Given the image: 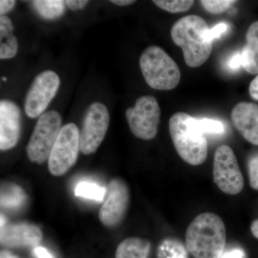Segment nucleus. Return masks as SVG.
<instances>
[{
  "label": "nucleus",
  "instance_id": "nucleus-1",
  "mask_svg": "<svg viewBox=\"0 0 258 258\" xmlns=\"http://www.w3.org/2000/svg\"><path fill=\"white\" fill-rule=\"evenodd\" d=\"M210 30L205 20L195 15L183 17L171 28V39L182 49L189 67H200L210 57L213 42L209 38Z\"/></svg>",
  "mask_w": 258,
  "mask_h": 258
},
{
  "label": "nucleus",
  "instance_id": "nucleus-2",
  "mask_svg": "<svg viewBox=\"0 0 258 258\" xmlns=\"http://www.w3.org/2000/svg\"><path fill=\"white\" fill-rule=\"evenodd\" d=\"M226 246V228L212 212L198 215L188 226L186 247L195 258H221Z\"/></svg>",
  "mask_w": 258,
  "mask_h": 258
},
{
  "label": "nucleus",
  "instance_id": "nucleus-3",
  "mask_svg": "<svg viewBox=\"0 0 258 258\" xmlns=\"http://www.w3.org/2000/svg\"><path fill=\"white\" fill-rule=\"evenodd\" d=\"M169 128L174 148L185 162L193 166L205 162L208 142L197 125L196 118L184 112H177L171 115Z\"/></svg>",
  "mask_w": 258,
  "mask_h": 258
},
{
  "label": "nucleus",
  "instance_id": "nucleus-4",
  "mask_svg": "<svg viewBox=\"0 0 258 258\" xmlns=\"http://www.w3.org/2000/svg\"><path fill=\"white\" fill-rule=\"evenodd\" d=\"M144 80L153 89L169 91L178 86L181 71L175 61L160 47L145 49L139 58Z\"/></svg>",
  "mask_w": 258,
  "mask_h": 258
},
{
  "label": "nucleus",
  "instance_id": "nucleus-5",
  "mask_svg": "<svg viewBox=\"0 0 258 258\" xmlns=\"http://www.w3.org/2000/svg\"><path fill=\"white\" fill-rule=\"evenodd\" d=\"M62 119L56 111L45 112L39 117L27 146L32 162L42 164L48 159L61 129Z\"/></svg>",
  "mask_w": 258,
  "mask_h": 258
},
{
  "label": "nucleus",
  "instance_id": "nucleus-6",
  "mask_svg": "<svg viewBox=\"0 0 258 258\" xmlns=\"http://www.w3.org/2000/svg\"><path fill=\"white\" fill-rule=\"evenodd\" d=\"M160 117V106L152 96H141L135 106L125 111V118L131 132L136 137L143 140L155 138Z\"/></svg>",
  "mask_w": 258,
  "mask_h": 258
},
{
  "label": "nucleus",
  "instance_id": "nucleus-7",
  "mask_svg": "<svg viewBox=\"0 0 258 258\" xmlns=\"http://www.w3.org/2000/svg\"><path fill=\"white\" fill-rule=\"evenodd\" d=\"M80 149V132L74 123L63 125L48 158L52 175H63L76 164Z\"/></svg>",
  "mask_w": 258,
  "mask_h": 258
},
{
  "label": "nucleus",
  "instance_id": "nucleus-8",
  "mask_svg": "<svg viewBox=\"0 0 258 258\" xmlns=\"http://www.w3.org/2000/svg\"><path fill=\"white\" fill-rule=\"evenodd\" d=\"M213 179L219 189L227 195H237L243 189V176L235 153L229 146H220L215 151Z\"/></svg>",
  "mask_w": 258,
  "mask_h": 258
},
{
  "label": "nucleus",
  "instance_id": "nucleus-9",
  "mask_svg": "<svg viewBox=\"0 0 258 258\" xmlns=\"http://www.w3.org/2000/svg\"><path fill=\"white\" fill-rule=\"evenodd\" d=\"M110 123L108 108L101 102L88 107L80 133V150L88 155L96 152L105 138Z\"/></svg>",
  "mask_w": 258,
  "mask_h": 258
},
{
  "label": "nucleus",
  "instance_id": "nucleus-10",
  "mask_svg": "<svg viewBox=\"0 0 258 258\" xmlns=\"http://www.w3.org/2000/svg\"><path fill=\"white\" fill-rule=\"evenodd\" d=\"M60 79L54 71H42L37 75L29 88L25 101V111L31 118H36L55 98L60 87Z\"/></svg>",
  "mask_w": 258,
  "mask_h": 258
},
{
  "label": "nucleus",
  "instance_id": "nucleus-11",
  "mask_svg": "<svg viewBox=\"0 0 258 258\" xmlns=\"http://www.w3.org/2000/svg\"><path fill=\"white\" fill-rule=\"evenodd\" d=\"M129 190L125 181L112 180L108 186L106 199L99 211V219L107 227L119 224L124 217L129 205Z\"/></svg>",
  "mask_w": 258,
  "mask_h": 258
},
{
  "label": "nucleus",
  "instance_id": "nucleus-12",
  "mask_svg": "<svg viewBox=\"0 0 258 258\" xmlns=\"http://www.w3.org/2000/svg\"><path fill=\"white\" fill-rule=\"evenodd\" d=\"M21 131V110L10 100L0 101V149H13L18 144Z\"/></svg>",
  "mask_w": 258,
  "mask_h": 258
},
{
  "label": "nucleus",
  "instance_id": "nucleus-13",
  "mask_svg": "<svg viewBox=\"0 0 258 258\" xmlns=\"http://www.w3.org/2000/svg\"><path fill=\"white\" fill-rule=\"evenodd\" d=\"M231 120L247 142L258 146V105L240 102L231 112Z\"/></svg>",
  "mask_w": 258,
  "mask_h": 258
},
{
  "label": "nucleus",
  "instance_id": "nucleus-14",
  "mask_svg": "<svg viewBox=\"0 0 258 258\" xmlns=\"http://www.w3.org/2000/svg\"><path fill=\"white\" fill-rule=\"evenodd\" d=\"M42 239V231L32 224L23 222L1 227L0 241L6 247H32L40 243Z\"/></svg>",
  "mask_w": 258,
  "mask_h": 258
},
{
  "label": "nucleus",
  "instance_id": "nucleus-15",
  "mask_svg": "<svg viewBox=\"0 0 258 258\" xmlns=\"http://www.w3.org/2000/svg\"><path fill=\"white\" fill-rule=\"evenodd\" d=\"M242 66L249 74H258V21L249 27L246 45L241 52Z\"/></svg>",
  "mask_w": 258,
  "mask_h": 258
},
{
  "label": "nucleus",
  "instance_id": "nucleus-16",
  "mask_svg": "<svg viewBox=\"0 0 258 258\" xmlns=\"http://www.w3.org/2000/svg\"><path fill=\"white\" fill-rule=\"evenodd\" d=\"M14 27L11 19L6 15L0 17V58L10 59L18 53V40L13 34Z\"/></svg>",
  "mask_w": 258,
  "mask_h": 258
},
{
  "label": "nucleus",
  "instance_id": "nucleus-17",
  "mask_svg": "<svg viewBox=\"0 0 258 258\" xmlns=\"http://www.w3.org/2000/svg\"><path fill=\"white\" fill-rule=\"evenodd\" d=\"M151 243L139 237H128L122 241L115 252V258H148Z\"/></svg>",
  "mask_w": 258,
  "mask_h": 258
},
{
  "label": "nucleus",
  "instance_id": "nucleus-18",
  "mask_svg": "<svg viewBox=\"0 0 258 258\" xmlns=\"http://www.w3.org/2000/svg\"><path fill=\"white\" fill-rule=\"evenodd\" d=\"M32 6L38 15L45 20H55L63 15L66 2L62 0H36Z\"/></svg>",
  "mask_w": 258,
  "mask_h": 258
},
{
  "label": "nucleus",
  "instance_id": "nucleus-19",
  "mask_svg": "<svg viewBox=\"0 0 258 258\" xmlns=\"http://www.w3.org/2000/svg\"><path fill=\"white\" fill-rule=\"evenodd\" d=\"M187 248L175 238L163 240L158 248L157 258H188Z\"/></svg>",
  "mask_w": 258,
  "mask_h": 258
},
{
  "label": "nucleus",
  "instance_id": "nucleus-20",
  "mask_svg": "<svg viewBox=\"0 0 258 258\" xmlns=\"http://www.w3.org/2000/svg\"><path fill=\"white\" fill-rule=\"evenodd\" d=\"M76 195L80 198L102 202L106 195V189L98 186L96 183L81 181L76 186Z\"/></svg>",
  "mask_w": 258,
  "mask_h": 258
},
{
  "label": "nucleus",
  "instance_id": "nucleus-21",
  "mask_svg": "<svg viewBox=\"0 0 258 258\" xmlns=\"http://www.w3.org/2000/svg\"><path fill=\"white\" fill-rule=\"evenodd\" d=\"M25 200V192L16 185L8 186L2 191L1 205L4 208H19L23 205Z\"/></svg>",
  "mask_w": 258,
  "mask_h": 258
},
{
  "label": "nucleus",
  "instance_id": "nucleus-22",
  "mask_svg": "<svg viewBox=\"0 0 258 258\" xmlns=\"http://www.w3.org/2000/svg\"><path fill=\"white\" fill-rule=\"evenodd\" d=\"M153 3L161 10L171 13H184L193 6V0H154Z\"/></svg>",
  "mask_w": 258,
  "mask_h": 258
},
{
  "label": "nucleus",
  "instance_id": "nucleus-23",
  "mask_svg": "<svg viewBox=\"0 0 258 258\" xmlns=\"http://www.w3.org/2000/svg\"><path fill=\"white\" fill-rule=\"evenodd\" d=\"M237 1L233 0H202L200 3L204 9L214 15L222 14Z\"/></svg>",
  "mask_w": 258,
  "mask_h": 258
},
{
  "label": "nucleus",
  "instance_id": "nucleus-24",
  "mask_svg": "<svg viewBox=\"0 0 258 258\" xmlns=\"http://www.w3.org/2000/svg\"><path fill=\"white\" fill-rule=\"evenodd\" d=\"M197 125L204 134H222L224 132V125L219 120L203 118L197 119Z\"/></svg>",
  "mask_w": 258,
  "mask_h": 258
},
{
  "label": "nucleus",
  "instance_id": "nucleus-25",
  "mask_svg": "<svg viewBox=\"0 0 258 258\" xmlns=\"http://www.w3.org/2000/svg\"><path fill=\"white\" fill-rule=\"evenodd\" d=\"M249 184L253 189L258 191V153L252 154L247 162Z\"/></svg>",
  "mask_w": 258,
  "mask_h": 258
},
{
  "label": "nucleus",
  "instance_id": "nucleus-26",
  "mask_svg": "<svg viewBox=\"0 0 258 258\" xmlns=\"http://www.w3.org/2000/svg\"><path fill=\"white\" fill-rule=\"evenodd\" d=\"M228 25L226 23H220L213 28L210 29L209 32V38L213 42L215 39L221 37L222 34L225 33L228 30Z\"/></svg>",
  "mask_w": 258,
  "mask_h": 258
},
{
  "label": "nucleus",
  "instance_id": "nucleus-27",
  "mask_svg": "<svg viewBox=\"0 0 258 258\" xmlns=\"http://www.w3.org/2000/svg\"><path fill=\"white\" fill-rule=\"evenodd\" d=\"M89 3L87 0H67L66 4L68 8L72 11L83 10Z\"/></svg>",
  "mask_w": 258,
  "mask_h": 258
},
{
  "label": "nucleus",
  "instance_id": "nucleus-28",
  "mask_svg": "<svg viewBox=\"0 0 258 258\" xmlns=\"http://www.w3.org/2000/svg\"><path fill=\"white\" fill-rule=\"evenodd\" d=\"M16 5V1L14 0H1L0 1V15H5L9 13Z\"/></svg>",
  "mask_w": 258,
  "mask_h": 258
},
{
  "label": "nucleus",
  "instance_id": "nucleus-29",
  "mask_svg": "<svg viewBox=\"0 0 258 258\" xmlns=\"http://www.w3.org/2000/svg\"><path fill=\"white\" fill-rule=\"evenodd\" d=\"M240 66H242L241 52H237L231 57L228 63V67L232 71H237V70L240 69Z\"/></svg>",
  "mask_w": 258,
  "mask_h": 258
},
{
  "label": "nucleus",
  "instance_id": "nucleus-30",
  "mask_svg": "<svg viewBox=\"0 0 258 258\" xmlns=\"http://www.w3.org/2000/svg\"><path fill=\"white\" fill-rule=\"evenodd\" d=\"M249 93L252 99L258 101V74L249 84Z\"/></svg>",
  "mask_w": 258,
  "mask_h": 258
},
{
  "label": "nucleus",
  "instance_id": "nucleus-31",
  "mask_svg": "<svg viewBox=\"0 0 258 258\" xmlns=\"http://www.w3.org/2000/svg\"><path fill=\"white\" fill-rule=\"evenodd\" d=\"M221 258H244V252L242 249L236 248L224 252Z\"/></svg>",
  "mask_w": 258,
  "mask_h": 258
},
{
  "label": "nucleus",
  "instance_id": "nucleus-32",
  "mask_svg": "<svg viewBox=\"0 0 258 258\" xmlns=\"http://www.w3.org/2000/svg\"><path fill=\"white\" fill-rule=\"evenodd\" d=\"M35 255L37 258H53L52 254L46 249L42 247H37L34 249Z\"/></svg>",
  "mask_w": 258,
  "mask_h": 258
},
{
  "label": "nucleus",
  "instance_id": "nucleus-33",
  "mask_svg": "<svg viewBox=\"0 0 258 258\" xmlns=\"http://www.w3.org/2000/svg\"><path fill=\"white\" fill-rule=\"evenodd\" d=\"M111 3L118 5V6H128V5L134 4L136 2L134 0H111Z\"/></svg>",
  "mask_w": 258,
  "mask_h": 258
},
{
  "label": "nucleus",
  "instance_id": "nucleus-34",
  "mask_svg": "<svg viewBox=\"0 0 258 258\" xmlns=\"http://www.w3.org/2000/svg\"><path fill=\"white\" fill-rule=\"evenodd\" d=\"M250 230L252 235H253L256 238L258 239V219L254 220L252 223L251 224Z\"/></svg>",
  "mask_w": 258,
  "mask_h": 258
},
{
  "label": "nucleus",
  "instance_id": "nucleus-35",
  "mask_svg": "<svg viewBox=\"0 0 258 258\" xmlns=\"http://www.w3.org/2000/svg\"><path fill=\"white\" fill-rule=\"evenodd\" d=\"M1 258H18L15 255H13L11 253L8 252H1Z\"/></svg>",
  "mask_w": 258,
  "mask_h": 258
},
{
  "label": "nucleus",
  "instance_id": "nucleus-36",
  "mask_svg": "<svg viewBox=\"0 0 258 258\" xmlns=\"http://www.w3.org/2000/svg\"><path fill=\"white\" fill-rule=\"evenodd\" d=\"M3 81H7V79H6V78H5V77L3 78Z\"/></svg>",
  "mask_w": 258,
  "mask_h": 258
}]
</instances>
